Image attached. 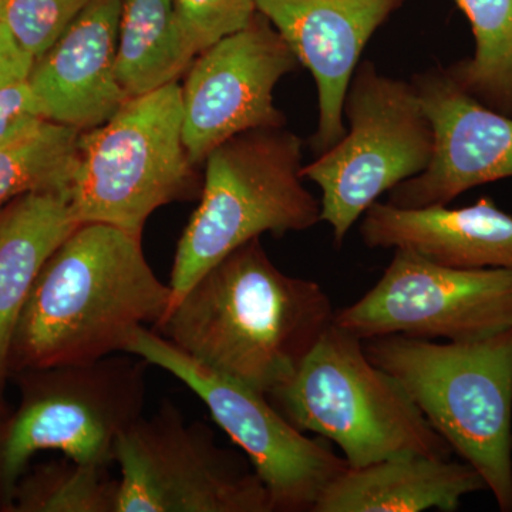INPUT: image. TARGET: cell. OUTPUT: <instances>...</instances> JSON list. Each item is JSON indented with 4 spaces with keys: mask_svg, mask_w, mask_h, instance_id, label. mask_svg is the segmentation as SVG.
Listing matches in <instances>:
<instances>
[{
    "mask_svg": "<svg viewBox=\"0 0 512 512\" xmlns=\"http://www.w3.org/2000/svg\"><path fill=\"white\" fill-rule=\"evenodd\" d=\"M342 140L303 165L302 177L322 191L320 222L340 247L384 192L423 173L436 133L413 82L384 76L369 60L357 66L345 99Z\"/></svg>",
    "mask_w": 512,
    "mask_h": 512,
    "instance_id": "7",
    "label": "cell"
},
{
    "mask_svg": "<svg viewBox=\"0 0 512 512\" xmlns=\"http://www.w3.org/2000/svg\"><path fill=\"white\" fill-rule=\"evenodd\" d=\"M302 147L301 138L284 127L256 128L205 158L200 205L175 251L171 306L251 239L284 237L320 222V200L303 185Z\"/></svg>",
    "mask_w": 512,
    "mask_h": 512,
    "instance_id": "4",
    "label": "cell"
},
{
    "mask_svg": "<svg viewBox=\"0 0 512 512\" xmlns=\"http://www.w3.org/2000/svg\"><path fill=\"white\" fill-rule=\"evenodd\" d=\"M473 32L474 53L446 67L461 90L512 117V0H454Z\"/></svg>",
    "mask_w": 512,
    "mask_h": 512,
    "instance_id": "20",
    "label": "cell"
},
{
    "mask_svg": "<svg viewBox=\"0 0 512 512\" xmlns=\"http://www.w3.org/2000/svg\"><path fill=\"white\" fill-rule=\"evenodd\" d=\"M178 35L187 56L195 57L254 19L255 0H173Z\"/></svg>",
    "mask_w": 512,
    "mask_h": 512,
    "instance_id": "23",
    "label": "cell"
},
{
    "mask_svg": "<svg viewBox=\"0 0 512 512\" xmlns=\"http://www.w3.org/2000/svg\"><path fill=\"white\" fill-rule=\"evenodd\" d=\"M47 121L29 80L0 87V147L32 136Z\"/></svg>",
    "mask_w": 512,
    "mask_h": 512,
    "instance_id": "25",
    "label": "cell"
},
{
    "mask_svg": "<svg viewBox=\"0 0 512 512\" xmlns=\"http://www.w3.org/2000/svg\"><path fill=\"white\" fill-rule=\"evenodd\" d=\"M360 237L366 247L412 249L453 268L512 269V217L490 197L463 208L376 201L363 214Z\"/></svg>",
    "mask_w": 512,
    "mask_h": 512,
    "instance_id": "16",
    "label": "cell"
},
{
    "mask_svg": "<svg viewBox=\"0 0 512 512\" xmlns=\"http://www.w3.org/2000/svg\"><path fill=\"white\" fill-rule=\"evenodd\" d=\"M406 0H255L318 89V127L309 140L325 153L345 136V99L370 37Z\"/></svg>",
    "mask_w": 512,
    "mask_h": 512,
    "instance_id": "14",
    "label": "cell"
},
{
    "mask_svg": "<svg viewBox=\"0 0 512 512\" xmlns=\"http://www.w3.org/2000/svg\"><path fill=\"white\" fill-rule=\"evenodd\" d=\"M0 6H2V0H0Z\"/></svg>",
    "mask_w": 512,
    "mask_h": 512,
    "instance_id": "27",
    "label": "cell"
},
{
    "mask_svg": "<svg viewBox=\"0 0 512 512\" xmlns=\"http://www.w3.org/2000/svg\"><path fill=\"white\" fill-rule=\"evenodd\" d=\"M90 0H2L0 22L35 59L45 55Z\"/></svg>",
    "mask_w": 512,
    "mask_h": 512,
    "instance_id": "24",
    "label": "cell"
},
{
    "mask_svg": "<svg viewBox=\"0 0 512 512\" xmlns=\"http://www.w3.org/2000/svg\"><path fill=\"white\" fill-rule=\"evenodd\" d=\"M170 285L154 274L141 234L80 224L47 259L10 349L19 365H82L124 353L137 329L163 320Z\"/></svg>",
    "mask_w": 512,
    "mask_h": 512,
    "instance_id": "2",
    "label": "cell"
},
{
    "mask_svg": "<svg viewBox=\"0 0 512 512\" xmlns=\"http://www.w3.org/2000/svg\"><path fill=\"white\" fill-rule=\"evenodd\" d=\"M484 490L483 477L466 461L394 457L349 467L326 488L313 512H454L464 497Z\"/></svg>",
    "mask_w": 512,
    "mask_h": 512,
    "instance_id": "17",
    "label": "cell"
},
{
    "mask_svg": "<svg viewBox=\"0 0 512 512\" xmlns=\"http://www.w3.org/2000/svg\"><path fill=\"white\" fill-rule=\"evenodd\" d=\"M117 505L119 478L110 476L109 467L66 457L26 487L20 507L39 512H117Z\"/></svg>",
    "mask_w": 512,
    "mask_h": 512,
    "instance_id": "22",
    "label": "cell"
},
{
    "mask_svg": "<svg viewBox=\"0 0 512 512\" xmlns=\"http://www.w3.org/2000/svg\"><path fill=\"white\" fill-rule=\"evenodd\" d=\"M301 63L269 19L256 12L244 29L195 57L181 86L183 136L192 164L229 138L256 128L285 127L274 90Z\"/></svg>",
    "mask_w": 512,
    "mask_h": 512,
    "instance_id": "12",
    "label": "cell"
},
{
    "mask_svg": "<svg viewBox=\"0 0 512 512\" xmlns=\"http://www.w3.org/2000/svg\"><path fill=\"white\" fill-rule=\"evenodd\" d=\"M197 175L185 147L181 84L130 97L82 131L67 200L80 224L143 234L154 211L190 197Z\"/></svg>",
    "mask_w": 512,
    "mask_h": 512,
    "instance_id": "6",
    "label": "cell"
},
{
    "mask_svg": "<svg viewBox=\"0 0 512 512\" xmlns=\"http://www.w3.org/2000/svg\"><path fill=\"white\" fill-rule=\"evenodd\" d=\"M117 512H274L245 454L222 447L171 402L121 434Z\"/></svg>",
    "mask_w": 512,
    "mask_h": 512,
    "instance_id": "9",
    "label": "cell"
},
{
    "mask_svg": "<svg viewBox=\"0 0 512 512\" xmlns=\"http://www.w3.org/2000/svg\"><path fill=\"white\" fill-rule=\"evenodd\" d=\"M266 397L296 429L333 441L350 468L453 454L403 387L366 356L363 340L335 322L295 375Z\"/></svg>",
    "mask_w": 512,
    "mask_h": 512,
    "instance_id": "5",
    "label": "cell"
},
{
    "mask_svg": "<svg viewBox=\"0 0 512 512\" xmlns=\"http://www.w3.org/2000/svg\"><path fill=\"white\" fill-rule=\"evenodd\" d=\"M173 0H121L117 79L128 97L178 82L190 69Z\"/></svg>",
    "mask_w": 512,
    "mask_h": 512,
    "instance_id": "19",
    "label": "cell"
},
{
    "mask_svg": "<svg viewBox=\"0 0 512 512\" xmlns=\"http://www.w3.org/2000/svg\"><path fill=\"white\" fill-rule=\"evenodd\" d=\"M79 225L63 191L28 192L0 210V386L37 276Z\"/></svg>",
    "mask_w": 512,
    "mask_h": 512,
    "instance_id": "18",
    "label": "cell"
},
{
    "mask_svg": "<svg viewBox=\"0 0 512 512\" xmlns=\"http://www.w3.org/2000/svg\"><path fill=\"white\" fill-rule=\"evenodd\" d=\"M82 131L47 121L32 136L0 147V210L20 195L67 192Z\"/></svg>",
    "mask_w": 512,
    "mask_h": 512,
    "instance_id": "21",
    "label": "cell"
},
{
    "mask_svg": "<svg viewBox=\"0 0 512 512\" xmlns=\"http://www.w3.org/2000/svg\"><path fill=\"white\" fill-rule=\"evenodd\" d=\"M335 313L318 282L284 274L254 238L205 272L153 330L268 396L295 375Z\"/></svg>",
    "mask_w": 512,
    "mask_h": 512,
    "instance_id": "1",
    "label": "cell"
},
{
    "mask_svg": "<svg viewBox=\"0 0 512 512\" xmlns=\"http://www.w3.org/2000/svg\"><path fill=\"white\" fill-rule=\"evenodd\" d=\"M363 349L512 511V328L464 342L379 336Z\"/></svg>",
    "mask_w": 512,
    "mask_h": 512,
    "instance_id": "3",
    "label": "cell"
},
{
    "mask_svg": "<svg viewBox=\"0 0 512 512\" xmlns=\"http://www.w3.org/2000/svg\"><path fill=\"white\" fill-rule=\"evenodd\" d=\"M147 366L140 357L117 353L82 365L33 369L39 377L0 437L6 497L40 451H60L77 463H114L121 434L143 417Z\"/></svg>",
    "mask_w": 512,
    "mask_h": 512,
    "instance_id": "8",
    "label": "cell"
},
{
    "mask_svg": "<svg viewBox=\"0 0 512 512\" xmlns=\"http://www.w3.org/2000/svg\"><path fill=\"white\" fill-rule=\"evenodd\" d=\"M120 13L121 0H90L36 59L29 83L47 120L90 130L130 99L116 74Z\"/></svg>",
    "mask_w": 512,
    "mask_h": 512,
    "instance_id": "15",
    "label": "cell"
},
{
    "mask_svg": "<svg viewBox=\"0 0 512 512\" xmlns=\"http://www.w3.org/2000/svg\"><path fill=\"white\" fill-rule=\"evenodd\" d=\"M124 353L170 373L205 404L244 451L274 512H313L326 488L349 470L345 457L296 429L265 394L200 365L153 329H137Z\"/></svg>",
    "mask_w": 512,
    "mask_h": 512,
    "instance_id": "10",
    "label": "cell"
},
{
    "mask_svg": "<svg viewBox=\"0 0 512 512\" xmlns=\"http://www.w3.org/2000/svg\"><path fill=\"white\" fill-rule=\"evenodd\" d=\"M35 62L8 26L0 22V87L29 80Z\"/></svg>",
    "mask_w": 512,
    "mask_h": 512,
    "instance_id": "26",
    "label": "cell"
},
{
    "mask_svg": "<svg viewBox=\"0 0 512 512\" xmlns=\"http://www.w3.org/2000/svg\"><path fill=\"white\" fill-rule=\"evenodd\" d=\"M413 84L433 123L436 148L423 173L390 191V204L448 205L463 192L512 177L511 116L461 90L446 69L416 74Z\"/></svg>",
    "mask_w": 512,
    "mask_h": 512,
    "instance_id": "13",
    "label": "cell"
},
{
    "mask_svg": "<svg viewBox=\"0 0 512 512\" xmlns=\"http://www.w3.org/2000/svg\"><path fill=\"white\" fill-rule=\"evenodd\" d=\"M335 323L362 340L490 338L512 328V269L453 268L396 248L379 282Z\"/></svg>",
    "mask_w": 512,
    "mask_h": 512,
    "instance_id": "11",
    "label": "cell"
}]
</instances>
